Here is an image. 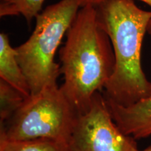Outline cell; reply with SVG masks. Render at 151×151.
Instances as JSON below:
<instances>
[{
  "mask_svg": "<svg viewBox=\"0 0 151 151\" xmlns=\"http://www.w3.org/2000/svg\"><path fill=\"white\" fill-rule=\"evenodd\" d=\"M77 0H62L46 7L36 18V25L29 39L16 48L30 95L57 86L61 74L55 55L79 10Z\"/></svg>",
  "mask_w": 151,
  "mask_h": 151,
  "instance_id": "3",
  "label": "cell"
},
{
  "mask_svg": "<svg viewBox=\"0 0 151 151\" xmlns=\"http://www.w3.org/2000/svg\"><path fill=\"white\" fill-rule=\"evenodd\" d=\"M45 0H1L0 16L22 15L27 22L41 13Z\"/></svg>",
  "mask_w": 151,
  "mask_h": 151,
  "instance_id": "10",
  "label": "cell"
},
{
  "mask_svg": "<svg viewBox=\"0 0 151 151\" xmlns=\"http://www.w3.org/2000/svg\"><path fill=\"white\" fill-rule=\"evenodd\" d=\"M106 100L113 120L124 134L135 139L151 135V95L127 107Z\"/></svg>",
  "mask_w": 151,
  "mask_h": 151,
  "instance_id": "6",
  "label": "cell"
},
{
  "mask_svg": "<svg viewBox=\"0 0 151 151\" xmlns=\"http://www.w3.org/2000/svg\"><path fill=\"white\" fill-rule=\"evenodd\" d=\"M77 114L57 86L24 99L20 109L1 126L0 139H52L69 143Z\"/></svg>",
  "mask_w": 151,
  "mask_h": 151,
  "instance_id": "4",
  "label": "cell"
},
{
  "mask_svg": "<svg viewBox=\"0 0 151 151\" xmlns=\"http://www.w3.org/2000/svg\"><path fill=\"white\" fill-rule=\"evenodd\" d=\"M0 151H72L69 143L52 139L22 141L0 139Z\"/></svg>",
  "mask_w": 151,
  "mask_h": 151,
  "instance_id": "8",
  "label": "cell"
},
{
  "mask_svg": "<svg viewBox=\"0 0 151 151\" xmlns=\"http://www.w3.org/2000/svg\"><path fill=\"white\" fill-rule=\"evenodd\" d=\"M101 27L110 38L115 68L105 86V98L129 106L151 95V82L141 63V48L151 20V11L134 0H104L94 5Z\"/></svg>",
  "mask_w": 151,
  "mask_h": 151,
  "instance_id": "2",
  "label": "cell"
},
{
  "mask_svg": "<svg viewBox=\"0 0 151 151\" xmlns=\"http://www.w3.org/2000/svg\"><path fill=\"white\" fill-rule=\"evenodd\" d=\"M134 139L120 129L97 92L88 111L77 116L69 145L72 151H141Z\"/></svg>",
  "mask_w": 151,
  "mask_h": 151,
  "instance_id": "5",
  "label": "cell"
},
{
  "mask_svg": "<svg viewBox=\"0 0 151 151\" xmlns=\"http://www.w3.org/2000/svg\"><path fill=\"white\" fill-rule=\"evenodd\" d=\"M104 1V0H77L79 6L83 7L84 6L87 4H92V5H95L101 2V1ZM140 1H143V2L146 3L147 5H148L151 8V0H140ZM147 33H148L149 35L151 36V20L150 22H149L148 30H147Z\"/></svg>",
  "mask_w": 151,
  "mask_h": 151,
  "instance_id": "11",
  "label": "cell"
},
{
  "mask_svg": "<svg viewBox=\"0 0 151 151\" xmlns=\"http://www.w3.org/2000/svg\"><path fill=\"white\" fill-rule=\"evenodd\" d=\"M0 78L11 85L26 98L30 90L21 67L17 60L16 48L11 46L6 34H0Z\"/></svg>",
  "mask_w": 151,
  "mask_h": 151,
  "instance_id": "7",
  "label": "cell"
},
{
  "mask_svg": "<svg viewBox=\"0 0 151 151\" xmlns=\"http://www.w3.org/2000/svg\"><path fill=\"white\" fill-rule=\"evenodd\" d=\"M60 50L62 93L78 115L87 112L96 92L105 88L115 68L111 39L98 20L95 6L81 7Z\"/></svg>",
  "mask_w": 151,
  "mask_h": 151,
  "instance_id": "1",
  "label": "cell"
},
{
  "mask_svg": "<svg viewBox=\"0 0 151 151\" xmlns=\"http://www.w3.org/2000/svg\"><path fill=\"white\" fill-rule=\"evenodd\" d=\"M26 97L16 88L0 78V122L4 124L20 109Z\"/></svg>",
  "mask_w": 151,
  "mask_h": 151,
  "instance_id": "9",
  "label": "cell"
},
{
  "mask_svg": "<svg viewBox=\"0 0 151 151\" xmlns=\"http://www.w3.org/2000/svg\"><path fill=\"white\" fill-rule=\"evenodd\" d=\"M141 151H151V146H148V148H146V149H145V150H141Z\"/></svg>",
  "mask_w": 151,
  "mask_h": 151,
  "instance_id": "12",
  "label": "cell"
}]
</instances>
